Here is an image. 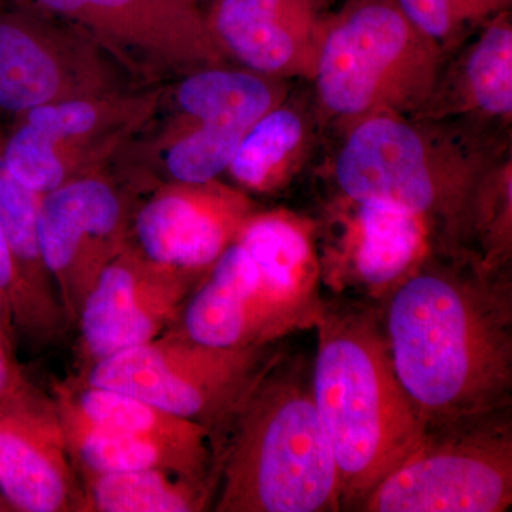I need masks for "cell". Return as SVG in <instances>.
<instances>
[{
    "label": "cell",
    "instance_id": "cell-1",
    "mask_svg": "<svg viewBox=\"0 0 512 512\" xmlns=\"http://www.w3.org/2000/svg\"><path fill=\"white\" fill-rule=\"evenodd\" d=\"M383 328L426 427L510 409V268L436 251L387 296Z\"/></svg>",
    "mask_w": 512,
    "mask_h": 512
},
{
    "label": "cell",
    "instance_id": "cell-2",
    "mask_svg": "<svg viewBox=\"0 0 512 512\" xmlns=\"http://www.w3.org/2000/svg\"><path fill=\"white\" fill-rule=\"evenodd\" d=\"M217 512L342 508L335 454L305 370L271 356L211 429Z\"/></svg>",
    "mask_w": 512,
    "mask_h": 512
},
{
    "label": "cell",
    "instance_id": "cell-3",
    "mask_svg": "<svg viewBox=\"0 0 512 512\" xmlns=\"http://www.w3.org/2000/svg\"><path fill=\"white\" fill-rule=\"evenodd\" d=\"M343 134L332 164L342 197L412 212L429 222L440 252L467 256L478 188L505 154L491 131L463 121L379 113Z\"/></svg>",
    "mask_w": 512,
    "mask_h": 512
},
{
    "label": "cell",
    "instance_id": "cell-4",
    "mask_svg": "<svg viewBox=\"0 0 512 512\" xmlns=\"http://www.w3.org/2000/svg\"><path fill=\"white\" fill-rule=\"evenodd\" d=\"M311 384L342 481V507L366 500L423 439L426 423L394 370L373 309L323 303Z\"/></svg>",
    "mask_w": 512,
    "mask_h": 512
},
{
    "label": "cell",
    "instance_id": "cell-5",
    "mask_svg": "<svg viewBox=\"0 0 512 512\" xmlns=\"http://www.w3.org/2000/svg\"><path fill=\"white\" fill-rule=\"evenodd\" d=\"M315 224L252 212L185 303L183 333L215 348H261L313 329L323 308Z\"/></svg>",
    "mask_w": 512,
    "mask_h": 512
},
{
    "label": "cell",
    "instance_id": "cell-6",
    "mask_svg": "<svg viewBox=\"0 0 512 512\" xmlns=\"http://www.w3.org/2000/svg\"><path fill=\"white\" fill-rule=\"evenodd\" d=\"M447 59L396 0H348L326 23L312 79L316 114L342 128L379 113L420 119Z\"/></svg>",
    "mask_w": 512,
    "mask_h": 512
},
{
    "label": "cell",
    "instance_id": "cell-7",
    "mask_svg": "<svg viewBox=\"0 0 512 512\" xmlns=\"http://www.w3.org/2000/svg\"><path fill=\"white\" fill-rule=\"evenodd\" d=\"M512 504L510 409L426 427L402 464L360 505L366 512H503Z\"/></svg>",
    "mask_w": 512,
    "mask_h": 512
},
{
    "label": "cell",
    "instance_id": "cell-8",
    "mask_svg": "<svg viewBox=\"0 0 512 512\" xmlns=\"http://www.w3.org/2000/svg\"><path fill=\"white\" fill-rule=\"evenodd\" d=\"M271 346L215 348L183 332L96 360L86 384L130 394L212 429L268 362Z\"/></svg>",
    "mask_w": 512,
    "mask_h": 512
},
{
    "label": "cell",
    "instance_id": "cell-9",
    "mask_svg": "<svg viewBox=\"0 0 512 512\" xmlns=\"http://www.w3.org/2000/svg\"><path fill=\"white\" fill-rule=\"evenodd\" d=\"M291 86L248 69L195 70L177 90L185 117L167 151L177 183L205 184L225 173L249 128L288 99Z\"/></svg>",
    "mask_w": 512,
    "mask_h": 512
},
{
    "label": "cell",
    "instance_id": "cell-10",
    "mask_svg": "<svg viewBox=\"0 0 512 512\" xmlns=\"http://www.w3.org/2000/svg\"><path fill=\"white\" fill-rule=\"evenodd\" d=\"M194 281L143 254L120 251L80 306L84 349L96 362L163 335L183 313Z\"/></svg>",
    "mask_w": 512,
    "mask_h": 512
},
{
    "label": "cell",
    "instance_id": "cell-11",
    "mask_svg": "<svg viewBox=\"0 0 512 512\" xmlns=\"http://www.w3.org/2000/svg\"><path fill=\"white\" fill-rule=\"evenodd\" d=\"M121 222L120 198L99 178H73L43 195L40 252L69 319L77 318L97 275L119 254Z\"/></svg>",
    "mask_w": 512,
    "mask_h": 512
},
{
    "label": "cell",
    "instance_id": "cell-12",
    "mask_svg": "<svg viewBox=\"0 0 512 512\" xmlns=\"http://www.w3.org/2000/svg\"><path fill=\"white\" fill-rule=\"evenodd\" d=\"M0 493L23 512L83 507L56 404L25 383L0 400Z\"/></svg>",
    "mask_w": 512,
    "mask_h": 512
},
{
    "label": "cell",
    "instance_id": "cell-13",
    "mask_svg": "<svg viewBox=\"0 0 512 512\" xmlns=\"http://www.w3.org/2000/svg\"><path fill=\"white\" fill-rule=\"evenodd\" d=\"M99 42L192 72L225 66L207 15L180 0H35Z\"/></svg>",
    "mask_w": 512,
    "mask_h": 512
},
{
    "label": "cell",
    "instance_id": "cell-14",
    "mask_svg": "<svg viewBox=\"0 0 512 512\" xmlns=\"http://www.w3.org/2000/svg\"><path fill=\"white\" fill-rule=\"evenodd\" d=\"M252 212L254 204L245 192L217 180L177 183L138 214L141 254L192 278L207 275Z\"/></svg>",
    "mask_w": 512,
    "mask_h": 512
},
{
    "label": "cell",
    "instance_id": "cell-15",
    "mask_svg": "<svg viewBox=\"0 0 512 512\" xmlns=\"http://www.w3.org/2000/svg\"><path fill=\"white\" fill-rule=\"evenodd\" d=\"M330 13L326 0H215L207 18L222 52L244 69L312 82Z\"/></svg>",
    "mask_w": 512,
    "mask_h": 512
},
{
    "label": "cell",
    "instance_id": "cell-16",
    "mask_svg": "<svg viewBox=\"0 0 512 512\" xmlns=\"http://www.w3.org/2000/svg\"><path fill=\"white\" fill-rule=\"evenodd\" d=\"M332 220L336 235L326 259L330 272L363 286L370 295L389 296L439 251L429 222L384 202L340 195Z\"/></svg>",
    "mask_w": 512,
    "mask_h": 512
},
{
    "label": "cell",
    "instance_id": "cell-17",
    "mask_svg": "<svg viewBox=\"0 0 512 512\" xmlns=\"http://www.w3.org/2000/svg\"><path fill=\"white\" fill-rule=\"evenodd\" d=\"M104 84L97 56L79 40L29 16H0V109L99 97Z\"/></svg>",
    "mask_w": 512,
    "mask_h": 512
},
{
    "label": "cell",
    "instance_id": "cell-18",
    "mask_svg": "<svg viewBox=\"0 0 512 512\" xmlns=\"http://www.w3.org/2000/svg\"><path fill=\"white\" fill-rule=\"evenodd\" d=\"M441 72L436 93L420 119L463 121L490 131L512 120L511 12L501 13Z\"/></svg>",
    "mask_w": 512,
    "mask_h": 512
},
{
    "label": "cell",
    "instance_id": "cell-19",
    "mask_svg": "<svg viewBox=\"0 0 512 512\" xmlns=\"http://www.w3.org/2000/svg\"><path fill=\"white\" fill-rule=\"evenodd\" d=\"M316 110L288 99L249 128L232 158L228 173L239 187L275 192L286 187L312 154Z\"/></svg>",
    "mask_w": 512,
    "mask_h": 512
},
{
    "label": "cell",
    "instance_id": "cell-20",
    "mask_svg": "<svg viewBox=\"0 0 512 512\" xmlns=\"http://www.w3.org/2000/svg\"><path fill=\"white\" fill-rule=\"evenodd\" d=\"M56 404L70 453L89 476L163 468L212 487V454L198 453L156 437L87 423Z\"/></svg>",
    "mask_w": 512,
    "mask_h": 512
},
{
    "label": "cell",
    "instance_id": "cell-21",
    "mask_svg": "<svg viewBox=\"0 0 512 512\" xmlns=\"http://www.w3.org/2000/svg\"><path fill=\"white\" fill-rule=\"evenodd\" d=\"M42 197L20 183L0 156V228L15 259L25 295V328L39 330H43L40 322L49 320L50 323L63 312L40 252L37 220ZM45 326L49 328L46 322Z\"/></svg>",
    "mask_w": 512,
    "mask_h": 512
},
{
    "label": "cell",
    "instance_id": "cell-22",
    "mask_svg": "<svg viewBox=\"0 0 512 512\" xmlns=\"http://www.w3.org/2000/svg\"><path fill=\"white\" fill-rule=\"evenodd\" d=\"M56 403L94 426L156 437L188 450L212 454L208 427L164 412L130 394L86 384L73 397L59 393Z\"/></svg>",
    "mask_w": 512,
    "mask_h": 512
},
{
    "label": "cell",
    "instance_id": "cell-23",
    "mask_svg": "<svg viewBox=\"0 0 512 512\" xmlns=\"http://www.w3.org/2000/svg\"><path fill=\"white\" fill-rule=\"evenodd\" d=\"M211 485L163 468L89 476L87 504L100 512H195L205 510Z\"/></svg>",
    "mask_w": 512,
    "mask_h": 512
},
{
    "label": "cell",
    "instance_id": "cell-24",
    "mask_svg": "<svg viewBox=\"0 0 512 512\" xmlns=\"http://www.w3.org/2000/svg\"><path fill=\"white\" fill-rule=\"evenodd\" d=\"M512 255V161L504 154L478 188L467 256L485 271L510 268Z\"/></svg>",
    "mask_w": 512,
    "mask_h": 512
},
{
    "label": "cell",
    "instance_id": "cell-25",
    "mask_svg": "<svg viewBox=\"0 0 512 512\" xmlns=\"http://www.w3.org/2000/svg\"><path fill=\"white\" fill-rule=\"evenodd\" d=\"M396 3L406 18L446 55L512 6V0H396Z\"/></svg>",
    "mask_w": 512,
    "mask_h": 512
},
{
    "label": "cell",
    "instance_id": "cell-26",
    "mask_svg": "<svg viewBox=\"0 0 512 512\" xmlns=\"http://www.w3.org/2000/svg\"><path fill=\"white\" fill-rule=\"evenodd\" d=\"M0 296H2L6 303H8V306L12 308L16 319L25 326V295H23L22 284H20L15 259H13L12 251H10L8 241H6L2 228H0Z\"/></svg>",
    "mask_w": 512,
    "mask_h": 512
},
{
    "label": "cell",
    "instance_id": "cell-27",
    "mask_svg": "<svg viewBox=\"0 0 512 512\" xmlns=\"http://www.w3.org/2000/svg\"><path fill=\"white\" fill-rule=\"evenodd\" d=\"M20 383L22 382L19 380L18 373L15 372V367L6 355V350L0 345V400L5 399Z\"/></svg>",
    "mask_w": 512,
    "mask_h": 512
},
{
    "label": "cell",
    "instance_id": "cell-28",
    "mask_svg": "<svg viewBox=\"0 0 512 512\" xmlns=\"http://www.w3.org/2000/svg\"><path fill=\"white\" fill-rule=\"evenodd\" d=\"M6 308H9L8 303L0 296V316H2V312L5 311Z\"/></svg>",
    "mask_w": 512,
    "mask_h": 512
},
{
    "label": "cell",
    "instance_id": "cell-29",
    "mask_svg": "<svg viewBox=\"0 0 512 512\" xmlns=\"http://www.w3.org/2000/svg\"><path fill=\"white\" fill-rule=\"evenodd\" d=\"M180 2L188 3V5L197 6L198 0H180Z\"/></svg>",
    "mask_w": 512,
    "mask_h": 512
},
{
    "label": "cell",
    "instance_id": "cell-30",
    "mask_svg": "<svg viewBox=\"0 0 512 512\" xmlns=\"http://www.w3.org/2000/svg\"><path fill=\"white\" fill-rule=\"evenodd\" d=\"M2 505H3L2 500H0V511H2V510H3Z\"/></svg>",
    "mask_w": 512,
    "mask_h": 512
}]
</instances>
